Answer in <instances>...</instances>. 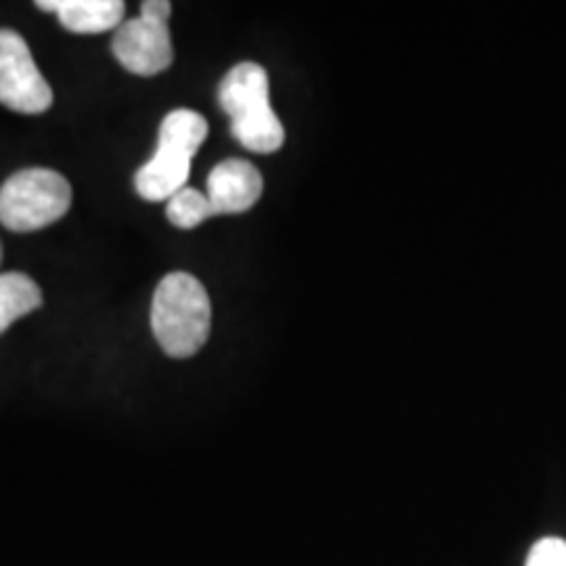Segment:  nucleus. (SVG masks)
Listing matches in <instances>:
<instances>
[{"mask_svg":"<svg viewBox=\"0 0 566 566\" xmlns=\"http://www.w3.org/2000/svg\"><path fill=\"white\" fill-rule=\"evenodd\" d=\"M210 296L195 275L168 273L153 294L150 323L155 342L168 357L187 359L208 344Z\"/></svg>","mask_w":566,"mask_h":566,"instance_id":"nucleus-1","label":"nucleus"},{"mask_svg":"<svg viewBox=\"0 0 566 566\" xmlns=\"http://www.w3.org/2000/svg\"><path fill=\"white\" fill-rule=\"evenodd\" d=\"M218 101L231 116V134L239 145L258 155L281 150L286 132L271 108V82L260 63H237L221 82Z\"/></svg>","mask_w":566,"mask_h":566,"instance_id":"nucleus-2","label":"nucleus"},{"mask_svg":"<svg viewBox=\"0 0 566 566\" xmlns=\"http://www.w3.org/2000/svg\"><path fill=\"white\" fill-rule=\"evenodd\" d=\"M208 139V122L195 111H171L158 132V150L134 176L142 200L163 202L187 189L189 168Z\"/></svg>","mask_w":566,"mask_h":566,"instance_id":"nucleus-3","label":"nucleus"},{"mask_svg":"<svg viewBox=\"0 0 566 566\" xmlns=\"http://www.w3.org/2000/svg\"><path fill=\"white\" fill-rule=\"evenodd\" d=\"M71 184L51 168H24L0 187V226L13 233L40 231L71 208Z\"/></svg>","mask_w":566,"mask_h":566,"instance_id":"nucleus-4","label":"nucleus"},{"mask_svg":"<svg viewBox=\"0 0 566 566\" xmlns=\"http://www.w3.org/2000/svg\"><path fill=\"white\" fill-rule=\"evenodd\" d=\"M171 3L168 0H147L142 3L137 19L124 21L113 34V55L129 74L155 76L174 63Z\"/></svg>","mask_w":566,"mask_h":566,"instance_id":"nucleus-5","label":"nucleus"},{"mask_svg":"<svg viewBox=\"0 0 566 566\" xmlns=\"http://www.w3.org/2000/svg\"><path fill=\"white\" fill-rule=\"evenodd\" d=\"M0 103L24 116H40L53 105L51 84L40 74L27 40L13 30H0Z\"/></svg>","mask_w":566,"mask_h":566,"instance_id":"nucleus-6","label":"nucleus"},{"mask_svg":"<svg viewBox=\"0 0 566 566\" xmlns=\"http://www.w3.org/2000/svg\"><path fill=\"white\" fill-rule=\"evenodd\" d=\"M263 195V176L250 160H223L208 176V200L216 216L247 212Z\"/></svg>","mask_w":566,"mask_h":566,"instance_id":"nucleus-7","label":"nucleus"},{"mask_svg":"<svg viewBox=\"0 0 566 566\" xmlns=\"http://www.w3.org/2000/svg\"><path fill=\"white\" fill-rule=\"evenodd\" d=\"M38 9L59 13L69 32L101 34L122 27L126 6L122 0H40Z\"/></svg>","mask_w":566,"mask_h":566,"instance_id":"nucleus-8","label":"nucleus"},{"mask_svg":"<svg viewBox=\"0 0 566 566\" xmlns=\"http://www.w3.org/2000/svg\"><path fill=\"white\" fill-rule=\"evenodd\" d=\"M42 307V292L27 273H0V334Z\"/></svg>","mask_w":566,"mask_h":566,"instance_id":"nucleus-9","label":"nucleus"},{"mask_svg":"<svg viewBox=\"0 0 566 566\" xmlns=\"http://www.w3.org/2000/svg\"><path fill=\"white\" fill-rule=\"evenodd\" d=\"M166 216H168V221L176 226V229L189 231V229H197V226H202L208 218L216 216V212H212V208H210L208 195L187 187L168 200Z\"/></svg>","mask_w":566,"mask_h":566,"instance_id":"nucleus-10","label":"nucleus"},{"mask_svg":"<svg viewBox=\"0 0 566 566\" xmlns=\"http://www.w3.org/2000/svg\"><path fill=\"white\" fill-rule=\"evenodd\" d=\"M527 566H566V541L562 537H543L527 556Z\"/></svg>","mask_w":566,"mask_h":566,"instance_id":"nucleus-11","label":"nucleus"},{"mask_svg":"<svg viewBox=\"0 0 566 566\" xmlns=\"http://www.w3.org/2000/svg\"><path fill=\"white\" fill-rule=\"evenodd\" d=\"M0 260H3V250H0Z\"/></svg>","mask_w":566,"mask_h":566,"instance_id":"nucleus-12","label":"nucleus"}]
</instances>
